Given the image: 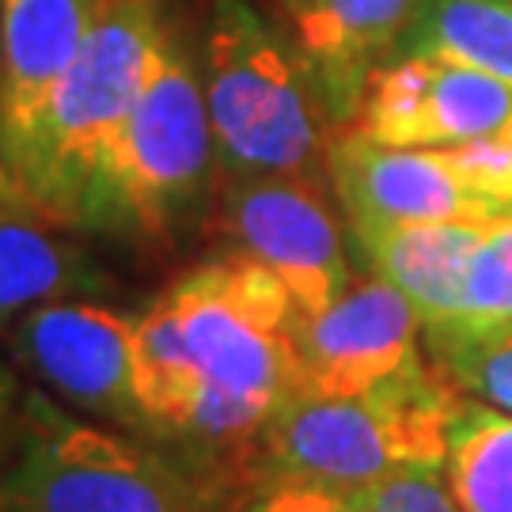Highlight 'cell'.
<instances>
[{"instance_id":"6da1fadb","label":"cell","mask_w":512,"mask_h":512,"mask_svg":"<svg viewBox=\"0 0 512 512\" xmlns=\"http://www.w3.org/2000/svg\"><path fill=\"white\" fill-rule=\"evenodd\" d=\"M296 308L285 281L232 251L171 281L137 315V395L179 418L190 463L251 490V456L296 395Z\"/></svg>"},{"instance_id":"7a4b0ae2","label":"cell","mask_w":512,"mask_h":512,"mask_svg":"<svg viewBox=\"0 0 512 512\" xmlns=\"http://www.w3.org/2000/svg\"><path fill=\"white\" fill-rule=\"evenodd\" d=\"M202 88L217 137L220 179L293 175L330 186L334 122L293 38L251 0H213Z\"/></svg>"},{"instance_id":"3957f363","label":"cell","mask_w":512,"mask_h":512,"mask_svg":"<svg viewBox=\"0 0 512 512\" xmlns=\"http://www.w3.org/2000/svg\"><path fill=\"white\" fill-rule=\"evenodd\" d=\"M236 482L186 456H164L107 425L27 391L12 456L0 467V512H232Z\"/></svg>"},{"instance_id":"277c9868","label":"cell","mask_w":512,"mask_h":512,"mask_svg":"<svg viewBox=\"0 0 512 512\" xmlns=\"http://www.w3.org/2000/svg\"><path fill=\"white\" fill-rule=\"evenodd\" d=\"M164 35L156 0H99L92 35L16 164L27 194L50 220L84 228L99 171L148 84Z\"/></svg>"},{"instance_id":"5b68a950","label":"cell","mask_w":512,"mask_h":512,"mask_svg":"<svg viewBox=\"0 0 512 512\" xmlns=\"http://www.w3.org/2000/svg\"><path fill=\"white\" fill-rule=\"evenodd\" d=\"M459 395L437 365L357 399L296 391L258 437L251 490L266 478H311L357 494L403 467H444Z\"/></svg>"},{"instance_id":"8992f818","label":"cell","mask_w":512,"mask_h":512,"mask_svg":"<svg viewBox=\"0 0 512 512\" xmlns=\"http://www.w3.org/2000/svg\"><path fill=\"white\" fill-rule=\"evenodd\" d=\"M217 179V137L202 76L167 31L148 84L99 171L84 232L164 239L202 209Z\"/></svg>"},{"instance_id":"52a82bcc","label":"cell","mask_w":512,"mask_h":512,"mask_svg":"<svg viewBox=\"0 0 512 512\" xmlns=\"http://www.w3.org/2000/svg\"><path fill=\"white\" fill-rule=\"evenodd\" d=\"M327 190L293 175H239L217 186L220 232L285 281L300 315L334 304L353 281Z\"/></svg>"},{"instance_id":"ba28073f","label":"cell","mask_w":512,"mask_h":512,"mask_svg":"<svg viewBox=\"0 0 512 512\" xmlns=\"http://www.w3.org/2000/svg\"><path fill=\"white\" fill-rule=\"evenodd\" d=\"M8 349L65 403L145 433L137 399V315L99 300H54L19 315Z\"/></svg>"},{"instance_id":"9c48e42d","label":"cell","mask_w":512,"mask_h":512,"mask_svg":"<svg viewBox=\"0 0 512 512\" xmlns=\"http://www.w3.org/2000/svg\"><path fill=\"white\" fill-rule=\"evenodd\" d=\"M421 315L391 281L361 277L334 304L296 319V391L357 399L425 368Z\"/></svg>"},{"instance_id":"30bf717a","label":"cell","mask_w":512,"mask_h":512,"mask_svg":"<svg viewBox=\"0 0 512 512\" xmlns=\"http://www.w3.org/2000/svg\"><path fill=\"white\" fill-rule=\"evenodd\" d=\"M512 126V88L444 57H391L353 129L395 148H452Z\"/></svg>"},{"instance_id":"8fae6325","label":"cell","mask_w":512,"mask_h":512,"mask_svg":"<svg viewBox=\"0 0 512 512\" xmlns=\"http://www.w3.org/2000/svg\"><path fill=\"white\" fill-rule=\"evenodd\" d=\"M330 190L349 232L410 220H505L490 198H482L444 160L440 148L380 145L353 126L338 129L330 141Z\"/></svg>"},{"instance_id":"7c38bea8","label":"cell","mask_w":512,"mask_h":512,"mask_svg":"<svg viewBox=\"0 0 512 512\" xmlns=\"http://www.w3.org/2000/svg\"><path fill=\"white\" fill-rule=\"evenodd\" d=\"M414 0H296L289 38L304 57L334 129L361 114L372 73L399 54Z\"/></svg>"},{"instance_id":"4fadbf2b","label":"cell","mask_w":512,"mask_h":512,"mask_svg":"<svg viewBox=\"0 0 512 512\" xmlns=\"http://www.w3.org/2000/svg\"><path fill=\"white\" fill-rule=\"evenodd\" d=\"M99 0H0V126L12 164L92 35Z\"/></svg>"},{"instance_id":"5bb4252c","label":"cell","mask_w":512,"mask_h":512,"mask_svg":"<svg viewBox=\"0 0 512 512\" xmlns=\"http://www.w3.org/2000/svg\"><path fill=\"white\" fill-rule=\"evenodd\" d=\"M490 224L463 220H410V224H372L349 232L368 270L391 281L414 304L421 327L437 330L452 323L463 304L467 266Z\"/></svg>"},{"instance_id":"9a60e30c","label":"cell","mask_w":512,"mask_h":512,"mask_svg":"<svg viewBox=\"0 0 512 512\" xmlns=\"http://www.w3.org/2000/svg\"><path fill=\"white\" fill-rule=\"evenodd\" d=\"M107 289L110 281L65 236V224L42 213L0 217V327H12L42 304L92 300Z\"/></svg>"},{"instance_id":"2e32d148","label":"cell","mask_w":512,"mask_h":512,"mask_svg":"<svg viewBox=\"0 0 512 512\" xmlns=\"http://www.w3.org/2000/svg\"><path fill=\"white\" fill-rule=\"evenodd\" d=\"M395 57H444L512 88V0H414Z\"/></svg>"},{"instance_id":"e0dca14e","label":"cell","mask_w":512,"mask_h":512,"mask_svg":"<svg viewBox=\"0 0 512 512\" xmlns=\"http://www.w3.org/2000/svg\"><path fill=\"white\" fill-rule=\"evenodd\" d=\"M444 475L463 512H512V414L459 395Z\"/></svg>"},{"instance_id":"ac0fdd59","label":"cell","mask_w":512,"mask_h":512,"mask_svg":"<svg viewBox=\"0 0 512 512\" xmlns=\"http://www.w3.org/2000/svg\"><path fill=\"white\" fill-rule=\"evenodd\" d=\"M512 334V220H497L486 228L482 243L467 266L463 304L452 323L425 330L429 346L452 342H486Z\"/></svg>"},{"instance_id":"d6986e66","label":"cell","mask_w":512,"mask_h":512,"mask_svg":"<svg viewBox=\"0 0 512 512\" xmlns=\"http://www.w3.org/2000/svg\"><path fill=\"white\" fill-rule=\"evenodd\" d=\"M433 365L475 399L512 414V334L486 338V342H452V346H429Z\"/></svg>"},{"instance_id":"ffe728a7","label":"cell","mask_w":512,"mask_h":512,"mask_svg":"<svg viewBox=\"0 0 512 512\" xmlns=\"http://www.w3.org/2000/svg\"><path fill=\"white\" fill-rule=\"evenodd\" d=\"M440 471L444 467H403L380 478L353 494L357 512H463Z\"/></svg>"},{"instance_id":"44dd1931","label":"cell","mask_w":512,"mask_h":512,"mask_svg":"<svg viewBox=\"0 0 512 512\" xmlns=\"http://www.w3.org/2000/svg\"><path fill=\"white\" fill-rule=\"evenodd\" d=\"M236 512H357L349 490L311 478H266L239 501Z\"/></svg>"},{"instance_id":"7402d4cb","label":"cell","mask_w":512,"mask_h":512,"mask_svg":"<svg viewBox=\"0 0 512 512\" xmlns=\"http://www.w3.org/2000/svg\"><path fill=\"white\" fill-rule=\"evenodd\" d=\"M23 395H27V391H19L16 372L0 361V467L8 463V456H12V444H16Z\"/></svg>"},{"instance_id":"603a6c76","label":"cell","mask_w":512,"mask_h":512,"mask_svg":"<svg viewBox=\"0 0 512 512\" xmlns=\"http://www.w3.org/2000/svg\"><path fill=\"white\" fill-rule=\"evenodd\" d=\"M8 213H42V209H38L35 198L27 194L23 179H19L16 164H12L8 148H4V129H0V217H8Z\"/></svg>"},{"instance_id":"cb8c5ba5","label":"cell","mask_w":512,"mask_h":512,"mask_svg":"<svg viewBox=\"0 0 512 512\" xmlns=\"http://www.w3.org/2000/svg\"><path fill=\"white\" fill-rule=\"evenodd\" d=\"M296 0H277V8H281V12H285V8H293Z\"/></svg>"},{"instance_id":"d4e9b609","label":"cell","mask_w":512,"mask_h":512,"mask_svg":"<svg viewBox=\"0 0 512 512\" xmlns=\"http://www.w3.org/2000/svg\"><path fill=\"white\" fill-rule=\"evenodd\" d=\"M0 129H4V126H0Z\"/></svg>"}]
</instances>
